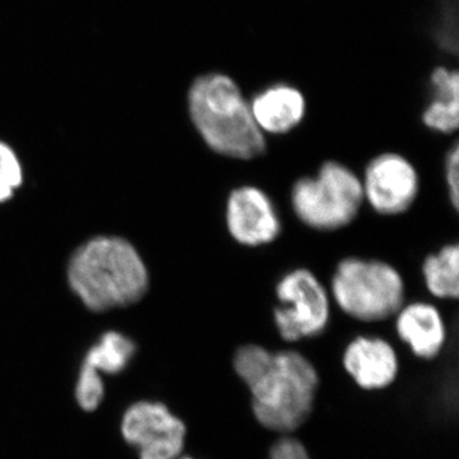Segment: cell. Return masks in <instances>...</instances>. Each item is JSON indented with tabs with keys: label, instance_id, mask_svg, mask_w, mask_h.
<instances>
[{
	"label": "cell",
	"instance_id": "cell-1",
	"mask_svg": "<svg viewBox=\"0 0 459 459\" xmlns=\"http://www.w3.org/2000/svg\"><path fill=\"white\" fill-rule=\"evenodd\" d=\"M235 371L249 386L259 424L277 433H291L312 413L319 377L301 353L271 352L247 344L235 352Z\"/></svg>",
	"mask_w": 459,
	"mask_h": 459
},
{
	"label": "cell",
	"instance_id": "cell-2",
	"mask_svg": "<svg viewBox=\"0 0 459 459\" xmlns=\"http://www.w3.org/2000/svg\"><path fill=\"white\" fill-rule=\"evenodd\" d=\"M74 294L92 312L137 303L148 289V271L126 238L98 237L75 250L68 265Z\"/></svg>",
	"mask_w": 459,
	"mask_h": 459
},
{
	"label": "cell",
	"instance_id": "cell-3",
	"mask_svg": "<svg viewBox=\"0 0 459 459\" xmlns=\"http://www.w3.org/2000/svg\"><path fill=\"white\" fill-rule=\"evenodd\" d=\"M190 119L214 153L249 161L264 155L267 141L256 126L249 102L229 75H202L188 95Z\"/></svg>",
	"mask_w": 459,
	"mask_h": 459
},
{
	"label": "cell",
	"instance_id": "cell-4",
	"mask_svg": "<svg viewBox=\"0 0 459 459\" xmlns=\"http://www.w3.org/2000/svg\"><path fill=\"white\" fill-rule=\"evenodd\" d=\"M331 294L346 316L374 323L397 314L404 305L406 286L400 271L389 263L349 256L333 272Z\"/></svg>",
	"mask_w": 459,
	"mask_h": 459
},
{
	"label": "cell",
	"instance_id": "cell-5",
	"mask_svg": "<svg viewBox=\"0 0 459 459\" xmlns=\"http://www.w3.org/2000/svg\"><path fill=\"white\" fill-rule=\"evenodd\" d=\"M362 204L361 178L337 161L325 162L316 177L301 178L291 189L295 216L318 231H336L351 225Z\"/></svg>",
	"mask_w": 459,
	"mask_h": 459
},
{
	"label": "cell",
	"instance_id": "cell-6",
	"mask_svg": "<svg viewBox=\"0 0 459 459\" xmlns=\"http://www.w3.org/2000/svg\"><path fill=\"white\" fill-rule=\"evenodd\" d=\"M280 305L273 319L286 342L318 337L331 319V300L325 285L307 268L286 272L276 285Z\"/></svg>",
	"mask_w": 459,
	"mask_h": 459
},
{
	"label": "cell",
	"instance_id": "cell-7",
	"mask_svg": "<svg viewBox=\"0 0 459 459\" xmlns=\"http://www.w3.org/2000/svg\"><path fill=\"white\" fill-rule=\"evenodd\" d=\"M122 434L140 459H178L186 446V428L161 402L140 401L124 413Z\"/></svg>",
	"mask_w": 459,
	"mask_h": 459
},
{
	"label": "cell",
	"instance_id": "cell-8",
	"mask_svg": "<svg viewBox=\"0 0 459 459\" xmlns=\"http://www.w3.org/2000/svg\"><path fill=\"white\" fill-rule=\"evenodd\" d=\"M361 184L364 201L383 216L407 212L420 192V177L415 166L395 152L374 157L365 168Z\"/></svg>",
	"mask_w": 459,
	"mask_h": 459
},
{
	"label": "cell",
	"instance_id": "cell-9",
	"mask_svg": "<svg viewBox=\"0 0 459 459\" xmlns=\"http://www.w3.org/2000/svg\"><path fill=\"white\" fill-rule=\"evenodd\" d=\"M226 228L243 247L268 246L280 237L282 223L270 195L255 186H238L226 201Z\"/></svg>",
	"mask_w": 459,
	"mask_h": 459
},
{
	"label": "cell",
	"instance_id": "cell-10",
	"mask_svg": "<svg viewBox=\"0 0 459 459\" xmlns=\"http://www.w3.org/2000/svg\"><path fill=\"white\" fill-rule=\"evenodd\" d=\"M343 367L356 385L364 389H383L397 377V352L380 337L359 336L347 344Z\"/></svg>",
	"mask_w": 459,
	"mask_h": 459
},
{
	"label": "cell",
	"instance_id": "cell-11",
	"mask_svg": "<svg viewBox=\"0 0 459 459\" xmlns=\"http://www.w3.org/2000/svg\"><path fill=\"white\" fill-rule=\"evenodd\" d=\"M395 331L411 351L425 360L437 358L446 341L442 313L425 301L403 305L395 314Z\"/></svg>",
	"mask_w": 459,
	"mask_h": 459
},
{
	"label": "cell",
	"instance_id": "cell-12",
	"mask_svg": "<svg viewBox=\"0 0 459 459\" xmlns=\"http://www.w3.org/2000/svg\"><path fill=\"white\" fill-rule=\"evenodd\" d=\"M263 134L281 135L294 131L307 114V101L296 87L277 83L256 93L249 102Z\"/></svg>",
	"mask_w": 459,
	"mask_h": 459
},
{
	"label": "cell",
	"instance_id": "cell-13",
	"mask_svg": "<svg viewBox=\"0 0 459 459\" xmlns=\"http://www.w3.org/2000/svg\"><path fill=\"white\" fill-rule=\"evenodd\" d=\"M422 277L431 295L444 300L459 296V247L446 244L422 263Z\"/></svg>",
	"mask_w": 459,
	"mask_h": 459
},
{
	"label": "cell",
	"instance_id": "cell-14",
	"mask_svg": "<svg viewBox=\"0 0 459 459\" xmlns=\"http://www.w3.org/2000/svg\"><path fill=\"white\" fill-rule=\"evenodd\" d=\"M135 352V344L131 338L117 332L102 334L99 342L93 344L84 356L83 364L99 373H122Z\"/></svg>",
	"mask_w": 459,
	"mask_h": 459
},
{
	"label": "cell",
	"instance_id": "cell-15",
	"mask_svg": "<svg viewBox=\"0 0 459 459\" xmlns=\"http://www.w3.org/2000/svg\"><path fill=\"white\" fill-rule=\"evenodd\" d=\"M22 181V166L16 152L7 143L0 142V204L13 197Z\"/></svg>",
	"mask_w": 459,
	"mask_h": 459
},
{
	"label": "cell",
	"instance_id": "cell-16",
	"mask_svg": "<svg viewBox=\"0 0 459 459\" xmlns=\"http://www.w3.org/2000/svg\"><path fill=\"white\" fill-rule=\"evenodd\" d=\"M422 123L431 131L451 134L458 129L459 102L434 100L422 114Z\"/></svg>",
	"mask_w": 459,
	"mask_h": 459
},
{
	"label": "cell",
	"instance_id": "cell-17",
	"mask_svg": "<svg viewBox=\"0 0 459 459\" xmlns=\"http://www.w3.org/2000/svg\"><path fill=\"white\" fill-rule=\"evenodd\" d=\"M105 385L99 371L82 364L77 385H75V400L84 411H95L104 400Z\"/></svg>",
	"mask_w": 459,
	"mask_h": 459
},
{
	"label": "cell",
	"instance_id": "cell-18",
	"mask_svg": "<svg viewBox=\"0 0 459 459\" xmlns=\"http://www.w3.org/2000/svg\"><path fill=\"white\" fill-rule=\"evenodd\" d=\"M434 100L440 101L459 102V77L455 71L439 68L435 69L430 78Z\"/></svg>",
	"mask_w": 459,
	"mask_h": 459
},
{
	"label": "cell",
	"instance_id": "cell-19",
	"mask_svg": "<svg viewBox=\"0 0 459 459\" xmlns=\"http://www.w3.org/2000/svg\"><path fill=\"white\" fill-rule=\"evenodd\" d=\"M446 184L448 188L449 201L455 211L459 207V147L453 144L446 159Z\"/></svg>",
	"mask_w": 459,
	"mask_h": 459
},
{
	"label": "cell",
	"instance_id": "cell-20",
	"mask_svg": "<svg viewBox=\"0 0 459 459\" xmlns=\"http://www.w3.org/2000/svg\"><path fill=\"white\" fill-rule=\"evenodd\" d=\"M270 459H310V457L307 448L299 440L282 437L272 446Z\"/></svg>",
	"mask_w": 459,
	"mask_h": 459
},
{
	"label": "cell",
	"instance_id": "cell-21",
	"mask_svg": "<svg viewBox=\"0 0 459 459\" xmlns=\"http://www.w3.org/2000/svg\"><path fill=\"white\" fill-rule=\"evenodd\" d=\"M178 459H193V458H190V457H179Z\"/></svg>",
	"mask_w": 459,
	"mask_h": 459
}]
</instances>
